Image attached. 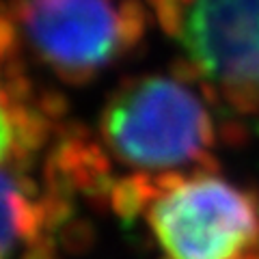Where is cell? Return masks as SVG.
<instances>
[{
  "instance_id": "3",
  "label": "cell",
  "mask_w": 259,
  "mask_h": 259,
  "mask_svg": "<svg viewBox=\"0 0 259 259\" xmlns=\"http://www.w3.org/2000/svg\"><path fill=\"white\" fill-rule=\"evenodd\" d=\"M145 0H5L3 46L67 87L95 82L139 52Z\"/></svg>"
},
{
  "instance_id": "4",
  "label": "cell",
  "mask_w": 259,
  "mask_h": 259,
  "mask_svg": "<svg viewBox=\"0 0 259 259\" xmlns=\"http://www.w3.org/2000/svg\"><path fill=\"white\" fill-rule=\"evenodd\" d=\"M218 108L259 117V0H145Z\"/></svg>"
},
{
  "instance_id": "5",
  "label": "cell",
  "mask_w": 259,
  "mask_h": 259,
  "mask_svg": "<svg viewBox=\"0 0 259 259\" xmlns=\"http://www.w3.org/2000/svg\"><path fill=\"white\" fill-rule=\"evenodd\" d=\"M76 199L35 166H3V259H61Z\"/></svg>"
},
{
  "instance_id": "2",
  "label": "cell",
  "mask_w": 259,
  "mask_h": 259,
  "mask_svg": "<svg viewBox=\"0 0 259 259\" xmlns=\"http://www.w3.org/2000/svg\"><path fill=\"white\" fill-rule=\"evenodd\" d=\"M106 207L141 221L164 259H259V192L218 168L168 177H125Z\"/></svg>"
},
{
  "instance_id": "6",
  "label": "cell",
  "mask_w": 259,
  "mask_h": 259,
  "mask_svg": "<svg viewBox=\"0 0 259 259\" xmlns=\"http://www.w3.org/2000/svg\"><path fill=\"white\" fill-rule=\"evenodd\" d=\"M67 125L63 97L37 84L30 65L3 46V166H35Z\"/></svg>"
},
{
  "instance_id": "1",
  "label": "cell",
  "mask_w": 259,
  "mask_h": 259,
  "mask_svg": "<svg viewBox=\"0 0 259 259\" xmlns=\"http://www.w3.org/2000/svg\"><path fill=\"white\" fill-rule=\"evenodd\" d=\"M216 110L212 95L177 65L121 80L91 134L117 182L188 175L218 168Z\"/></svg>"
}]
</instances>
